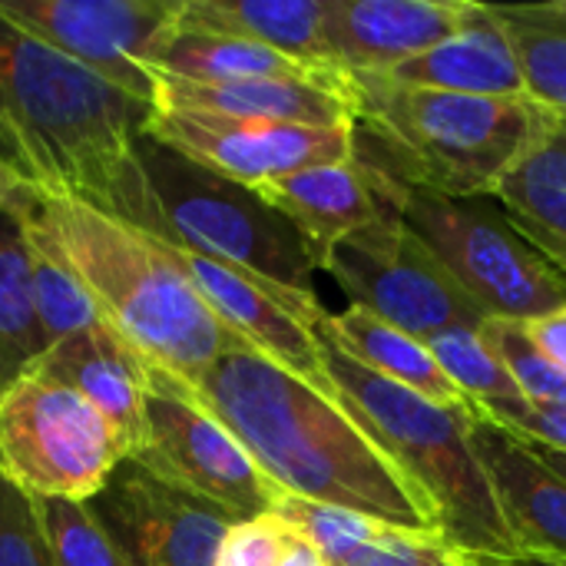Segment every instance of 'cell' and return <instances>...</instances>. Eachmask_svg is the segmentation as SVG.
Masks as SVG:
<instances>
[{
    "mask_svg": "<svg viewBox=\"0 0 566 566\" xmlns=\"http://www.w3.org/2000/svg\"><path fill=\"white\" fill-rule=\"evenodd\" d=\"M398 86L444 90L468 96H524V73L494 3H478L471 20L434 50L378 73Z\"/></svg>",
    "mask_w": 566,
    "mask_h": 566,
    "instance_id": "obj_18",
    "label": "cell"
},
{
    "mask_svg": "<svg viewBox=\"0 0 566 566\" xmlns=\"http://www.w3.org/2000/svg\"><path fill=\"white\" fill-rule=\"evenodd\" d=\"M153 106L229 116V119L302 123V126L352 123V103L342 93L322 83H302V80L192 83V80L153 73Z\"/></svg>",
    "mask_w": 566,
    "mask_h": 566,
    "instance_id": "obj_19",
    "label": "cell"
},
{
    "mask_svg": "<svg viewBox=\"0 0 566 566\" xmlns=\"http://www.w3.org/2000/svg\"><path fill=\"white\" fill-rule=\"evenodd\" d=\"M381 212L398 216L491 315L531 322L566 305V282L488 199H451L361 169Z\"/></svg>",
    "mask_w": 566,
    "mask_h": 566,
    "instance_id": "obj_7",
    "label": "cell"
},
{
    "mask_svg": "<svg viewBox=\"0 0 566 566\" xmlns=\"http://www.w3.org/2000/svg\"><path fill=\"white\" fill-rule=\"evenodd\" d=\"M322 332L358 365L371 368L375 375L411 388L444 408H461L468 398L451 385V378L441 371L438 358L431 355L428 342L381 322L378 315L365 312L361 305H348L345 312L322 315Z\"/></svg>",
    "mask_w": 566,
    "mask_h": 566,
    "instance_id": "obj_23",
    "label": "cell"
},
{
    "mask_svg": "<svg viewBox=\"0 0 566 566\" xmlns=\"http://www.w3.org/2000/svg\"><path fill=\"white\" fill-rule=\"evenodd\" d=\"M474 7L471 0H332V60L352 76L388 73L454 36Z\"/></svg>",
    "mask_w": 566,
    "mask_h": 566,
    "instance_id": "obj_15",
    "label": "cell"
},
{
    "mask_svg": "<svg viewBox=\"0 0 566 566\" xmlns=\"http://www.w3.org/2000/svg\"><path fill=\"white\" fill-rule=\"evenodd\" d=\"M554 109L524 96H468L355 76L352 159L398 186L488 199L547 129Z\"/></svg>",
    "mask_w": 566,
    "mask_h": 566,
    "instance_id": "obj_4",
    "label": "cell"
},
{
    "mask_svg": "<svg viewBox=\"0 0 566 566\" xmlns=\"http://www.w3.org/2000/svg\"><path fill=\"white\" fill-rule=\"evenodd\" d=\"M189 391L285 494L441 534L428 494L342 398L249 348L222 355Z\"/></svg>",
    "mask_w": 566,
    "mask_h": 566,
    "instance_id": "obj_1",
    "label": "cell"
},
{
    "mask_svg": "<svg viewBox=\"0 0 566 566\" xmlns=\"http://www.w3.org/2000/svg\"><path fill=\"white\" fill-rule=\"evenodd\" d=\"M0 566H56L33 497L0 474Z\"/></svg>",
    "mask_w": 566,
    "mask_h": 566,
    "instance_id": "obj_32",
    "label": "cell"
},
{
    "mask_svg": "<svg viewBox=\"0 0 566 566\" xmlns=\"http://www.w3.org/2000/svg\"><path fill=\"white\" fill-rule=\"evenodd\" d=\"M352 305L428 342L481 328L491 315L451 279L444 262L391 212L342 239L322 265Z\"/></svg>",
    "mask_w": 566,
    "mask_h": 566,
    "instance_id": "obj_9",
    "label": "cell"
},
{
    "mask_svg": "<svg viewBox=\"0 0 566 566\" xmlns=\"http://www.w3.org/2000/svg\"><path fill=\"white\" fill-rule=\"evenodd\" d=\"M514 434V431H511ZM521 438V434H517ZM527 448H531V454L547 468V471H554L560 481L566 484V451H560V448H551V444H541V441H527V438H521Z\"/></svg>",
    "mask_w": 566,
    "mask_h": 566,
    "instance_id": "obj_39",
    "label": "cell"
},
{
    "mask_svg": "<svg viewBox=\"0 0 566 566\" xmlns=\"http://www.w3.org/2000/svg\"><path fill=\"white\" fill-rule=\"evenodd\" d=\"M146 133L179 149L192 163L242 182L249 189L328 163L352 159V123L342 126H302L265 119H229L189 109L153 106Z\"/></svg>",
    "mask_w": 566,
    "mask_h": 566,
    "instance_id": "obj_13",
    "label": "cell"
},
{
    "mask_svg": "<svg viewBox=\"0 0 566 566\" xmlns=\"http://www.w3.org/2000/svg\"><path fill=\"white\" fill-rule=\"evenodd\" d=\"M179 7L182 0H0V17L153 106L146 63L172 33Z\"/></svg>",
    "mask_w": 566,
    "mask_h": 566,
    "instance_id": "obj_11",
    "label": "cell"
},
{
    "mask_svg": "<svg viewBox=\"0 0 566 566\" xmlns=\"http://www.w3.org/2000/svg\"><path fill=\"white\" fill-rule=\"evenodd\" d=\"M126 566H216L235 517L123 461L86 501Z\"/></svg>",
    "mask_w": 566,
    "mask_h": 566,
    "instance_id": "obj_14",
    "label": "cell"
},
{
    "mask_svg": "<svg viewBox=\"0 0 566 566\" xmlns=\"http://www.w3.org/2000/svg\"><path fill=\"white\" fill-rule=\"evenodd\" d=\"M33 182H27L17 169H10L7 163H0V209L13 206Z\"/></svg>",
    "mask_w": 566,
    "mask_h": 566,
    "instance_id": "obj_40",
    "label": "cell"
},
{
    "mask_svg": "<svg viewBox=\"0 0 566 566\" xmlns=\"http://www.w3.org/2000/svg\"><path fill=\"white\" fill-rule=\"evenodd\" d=\"M33 212L86 285L103 325L136 348L149 368L192 388L222 355L245 348L156 235L40 186L33 189Z\"/></svg>",
    "mask_w": 566,
    "mask_h": 566,
    "instance_id": "obj_3",
    "label": "cell"
},
{
    "mask_svg": "<svg viewBox=\"0 0 566 566\" xmlns=\"http://www.w3.org/2000/svg\"><path fill=\"white\" fill-rule=\"evenodd\" d=\"M342 566H481V560L454 551L441 534L395 527L385 541L358 551Z\"/></svg>",
    "mask_w": 566,
    "mask_h": 566,
    "instance_id": "obj_33",
    "label": "cell"
},
{
    "mask_svg": "<svg viewBox=\"0 0 566 566\" xmlns=\"http://www.w3.org/2000/svg\"><path fill=\"white\" fill-rule=\"evenodd\" d=\"M103 415L66 385L27 371L0 395V474L36 501H90L123 464Z\"/></svg>",
    "mask_w": 566,
    "mask_h": 566,
    "instance_id": "obj_8",
    "label": "cell"
},
{
    "mask_svg": "<svg viewBox=\"0 0 566 566\" xmlns=\"http://www.w3.org/2000/svg\"><path fill=\"white\" fill-rule=\"evenodd\" d=\"M332 0H182L179 27L242 36L322 73H345L328 43Z\"/></svg>",
    "mask_w": 566,
    "mask_h": 566,
    "instance_id": "obj_22",
    "label": "cell"
},
{
    "mask_svg": "<svg viewBox=\"0 0 566 566\" xmlns=\"http://www.w3.org/2000/svg\"><path fill=\"white\" fill-rule=\"evenodd\" d=\"M163 242V239H159ZM169 255L186 272L199 298L212 315L255 355L302 378L328 398H342L325 361V348L315 335V322L325 312L318 298H305L285 289H275L242 269L212 262L199 252L169 245Z\"/></svg>",
    "mask_w": 566,
    "mask_h": 566,
    "instance_id": "obj_12",
    "label": "cell"
},
{
    "mask_svg": "<svg viewBox=\"0 0 566 566\" xmlns=\"http://www.w3.org/2000/svg\"><path fill=\"white\" fill-rule=\"evenodd\" d=\"M289 537H292V524L282 521L279 514L239 521L226 534L216 566H279Z\"/></svg>",
    "mask_w": 566,
    "mask_h": 566,
    "instance_id": "obj_34",
    "label": "cell"
},
{
    "mask_svg": "<svg viewBox=\"0 0 566 566\" xmlns=\"http://www.w3.org/2000/svg\"><path fill=\"white\" fill-rule=\"evenodd\" d=\"M33 371L90 401L116 434L126 461L139 454L146 441L149 365L113 328L93 325L56 342Z\"/></svg>",
    "mask_w": 566,
    "mask_h": 566,
    "instance_id": "obj_16",
    "label": "cell"
},
{
    "mask_svg": "<svg viewBox=\"0 0 566 566\" xmlns=\"http://www.w3.org/2000/svg\"><path fill=\"white\" fill-rule=\"evenodd\" d=\"M149 73L192 80V83H235V80H302L322 83L342 93L348 103L355 99V76L352 73H322L292 56L226 33H209L196 27H172V33L153 50Z\"/></svg>",
    "mask_w": 566,
    "mask_h": 566,
    "instance_id": "obj_21",
    "label": "cell"
},
{
    "mask_svg": "<svg viewBox=\"0 0 566 566\" xmlns=\"http://www.w3.org/2000/svg\"><path fill=\"white\" fill-rule=\"evenodd\" d=\"M133 153L136 169L116 219L275 289L318 298L308 242L255 189L192 163L146 129Z\"/></svg>",
    "mask_w": 566,
    "mask_h": 566,
    "instance_id": "obj_5",
    "label": "cell"
},
{
    "mask_svg": "<svg viewBox=\"0 0 566 566\" xmlns=\"http://www.w3.org/2000/svg\"><path fill=\"white\" fill-rule=\"evenodd\" d=\"M36 517L56 566H126L83 501H36Z\"/></svg>",
    "mask_w": 566,
    "mask_h": 566,
    "instance_id": "obj_31",
    "label": "cell"
},
{
    "mask_svg": "<svg viewBox=\"0 0 566 566\" xmlns=\"http://www.w3.org/2000/svg\"><path fill=\"white\" fill-rule=\"evenodd\" d=\"M275 514L282 521H289L305 541H312L318 547V554L328 560V566H342L352 560L358 551L385 541L395 524L355 514V511H342V507H328V504H315V501H302L285 494L282 504L275 507Z\"/></svg>",
    "mask_w": 566,
    "mask_h": 566,
    "instance_id": "obj_29",
    "label": "cell"
},
{
    "mask_svg": "<svg viewBox=\"0 0 566 566\" xmlns=\"http://www.w3.org/2000/svg\"><path fill=\"white\" fill-rule=\"evenodd\" d=\"M431 355L438 358L441 371L451 378V385L484 408L497 421H514L521 418L531 405L514 385V378L504 371L497 355L484 345V338L474 328H454L428 338Z\"/></svg>",
    "mask_w": 566,
    "mask_h": 566,
    "instance_id": "obj_28",
    "label": "cell"
},
{
    "mask_svg": "<svg viewBox=\"0 0 566 566\" xmlns=\"http://www.w3.org/2000/svg\"><path fill=\"white\" fill-rule=\"evenodd\" d=\"M511 226H514V229H517V232H521V235H524V239H527V242H531V245H534V249H537V252L547 259V262H551V269H554V272H557V275H560V279L566 282V242L564 239H551V235L531 232V229H524V226H517V222H511Z\"/></svg>",
    "mask_w": 566,
    "mask_h": 566,
    "instance_id": "obj_37",
    "label": "cell"
},
{
    "mask_svg": "<svg viewBox=\"0 0 566 566\" xmlns=\"http://www.w3.org/2000/svg\"><path fill=\"white\" fill-rule=\"evenodd\" d=\"M468 434L481 458L521 554L566 557V484L547 471L531 448L494 421L474 401L468 405Z\"/></svg>",
    "mask_w": 566,
    "mask_h": 566,
    "instance_id": "obj_17",
    "label": "cell"
},
{
    "mask_svg": "<svg viewBox=\"0 0 566 566\" xmlns=\"http://www.w3.org/2000/svg\"><path fill=\"white\" fill-rule=\"evenodd\" d=\"M153 106L0 17V163L43 192L119 212Z\"/></svg>",
    "mask_w": 566,
    "mask_h": 566,
    "instance_id": "obj_2",
    "label": "cell"
},
{
    "mask_svg": "<svg viewBox=\"0 0 566 566\" xmlns=\"http://www.w3.org/2000/svg\"><path fill=\"white\" fill-rule=\"evenodd\" d=\"M524 325H527V335L534 338V345L566 375V305L551 315L531 318Z\"/></svg>",
    "mask_w": 566,
    "mask_h": 566,
    "instance_id": "obj_36",
    "label": "cell"
},
{
    "mask_svg": "<svg viewBox=\"0 0 566 566\" xmlns=\"http://www.w3.org/2000/svg\"><path fill=\"white\" fill-rule=\"evenodd\" d=\"M279 566H328V560L318 554V547H315L312 541H305V537L292 527V537H289V544H285V554H282Z\"/></svg>",
    "mask_w": 566,
    "mask_h": 566,
    "instance_id": "obj_38",
    "label": "cell"
},
{
    "mask_svg": "<svg viewBox=\"0 0 566 566\" xmlns=\"http://www.w3.org/2000/svg\"><path fill=\"white\" fill-rule=\"evenodd\" d=\"M501 424L507 431L527 438V441H541V444H551V448L566 451V408H534L531 405L521 418L501 421Z\"/></svg>",
    "mask_w": 566,
    "mask_h": 566,
    "instance_id": "obj_35",
    "label": "cell"
},
{
    "mask_svg": "<svg viewBox=\"0 0 566 566\" xmlns=\"http://www.w3.org/2000/svg\"><path fill=\"white\" fill-rule=\"evenodd\" d=\"M33 189L36 186H30L20 196L17 209L23 216L27 242H30L36 318H40V328L46 335V345L53 348L56 342H63V338H70L76 332H86L93 325H103V318H99V312H96L86 285L80 282V275L73 272V265L66 262V255L60 252V245L40 226V219L33 212Z\"/></svg>",
    "mask_w": 566,
    "mask_h": 566,
    "instance_id": "obj_26",
    "label": "cell"
},
{
    "mask_svg": "<svg viewBox=\"0 0 566 566\" xmlns=\"http://www.w3.org/2000/svg\"><path fill=\"white\" fill-rule=\"evenodd\" d=\"M322 315L312 328L325 348L328 375L342 401L428 494L438 511L441 537L474 560L517 557L521 544L468 434L471 401L461 408H444L411 388L375 375L371 368L348 358L322 332Z\"/></svg>",
    "mask_w": 566,
    "mask_h": 566,
    "instance_id": "obj_6",
    "label": "cell"
},
{
    "mask_svg": "<svg viewBox=\"0 0 566 566\" xmlns=\"http://www.w3.org/2000/svg\"><path fill=\"white\" fill-rule=\"evenodd\" d=\"M478 335L497 355L504 371L514 378L527 405L534 408H566V375L534 345L524 322L488 318Z\"/></svg>",
    "mask_w": 566,
    "mask_h": 566,
    "instance_id": "obj_30",
    "label": "cell"
},
{
    "mask_svg": "<svg viewBox=\"0 0 566 566\" xmlns=\"http://www.w3.org/2000/svg\"><path fill=\"white\" fill-rule=\"evenodd\" d=\"M255 192L302 232L318 269L342 239L381 216L371 182L355 159L279 176L255 186Z\"/></svg>",
    "mask_w": 566,
    "mask_h": 566,
    "instance_id": "obj_20",
    "label": "cell"
},
{
    "mask_svg": "<svg viewBox=\"0 0 566 566\" xmlns=\"http://www.w3.org/2000/svg\"><path fill=\"white\" fill-rule=\"evenodd\" d=\"M494 7L507 23L527 96L566 116V0Z\"/></svg>",
    "mask_w": 566,
    "mask_h": 566,
    "instance_id": "obj_27",
    "label": "cell"
},
{
    "mask_svg": "<svg viewBox=\"0 0 566 566\" xmlns=\"http://www.w3.org/2000/svg\"><path fill=\"white\" fill-rule=\"evenodd\" d=\"M133 461L235 521L275 514L285 497L232 431L196 401L189 385L159 368H149L146 441Z\"/></svg>",
    "mask_w": 566,
    "mask_h": 566,
    "instance_id": "obj_10",
    "label": "cell"
},
{
    "mask_svg": "<svg viewBox=\"0 0 566 566\" xmlns=\"http://www.w3.org/2000/svg\"><path fill=\"white\" fill-rule=\"evenodd\" d=\"M481 566H566V557L557 554H517L507 560H481Z\"/></svg>",
    "mask_w": 566,
    "mask_h": 566,
    "instance_id": "obj_41",
    "label": "cell"
},
{
    "mask_svg": "<svg viewBox=\"0 0 566 566\" xmlns=\"http://www.w3.org/2000/svg\"><path fill=\"white\" fill-rule=\"evenodd\" d=\"M17 202L0 209V395L50 348L36 318L30 242Z\"/></svg>",
    "mask_w": 566,
    "mask_h": 566,
    "instance_id": "obj_24",
    "label": "cell"
},
{
    "mask_svg": "<svg viewBox=\"0 0 566 566\" xmlns=\"http://www.w3.org/2000/svg\"><path fill=\"white\" fill-rule=\"evenodd\" d=\"M494 199L511 222L566 242V116H551L537 143L504 176Z\"/></svg>",
    "mask_w": 566,
    "mask_h": 566,
    "instance_id": "obj_25",
    "label": "cell"
}]
</instances>
